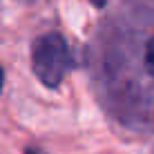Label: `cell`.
Returning <instances> with one entry per match:
<instances>
[{
    "instance_id": "1",
    "label": "cell",
    "mask_w": 154,
    "mask_h": 154,
    "mask_svg": "<svg viewBox=\"0 0 154 154\" xmlns=\"http://www.w3.org/2000/svg\"><path fill=\"white\" fill-rule=\"evenodd\" d=\"M34 74L47 87H56L72 69L69 45L60 34H45L34 42L31 49Z\"/></svg>"
},
{
    "instance_id": "2",
    "label": "cell",
    "mask_w": 154,
    "mask_h": 154,
    "mask_svg": "<svg viewBox=\"0 0 154 154\" xmlns=\"http://www.w3.org/2000/svg\"><path fill=\"white\" fill-rule=\"evenodd\" d=\"M145 67L150 72V76L154 78V38L147 42V49H145Z\"/></svg>"
},
{
    "instance_id": "3",
    "label": "cell",
    "mask_w": 154,
    "mask_h": 154,
    "mask_svg": "<svg viewBox=\"0 0 154 154\" xmlns=\"http://www.w3.org/2000/svg\"><path fill=\"white\" fill-rule=\"evenodd\" d=\"M92 2H94V5H96V7H103V5H105V2H107V0H92Z\"/></svg>"
},
{
    "instance_id": "4",
    "label": "cell",
    "mask_w": 154,
    "mask_h": 154,
    "mask_svg": "<svg viewBox=\"0 0 154 154\" xmlns=\"http://www.w3.org/2000/svg\"><path fill=\"white\" fill-rule=\"evenodd\" d=\"M0 89H2V69H0Z\"/></svg>"
},
{
    "instance_id": "5",
    "label": "cell",
    "mask_w": 154,
    "mask_h": 154,
    "mask_svg": "<svg viewBox=\"0 0 154 154\" xmlns=\"http://www.w3.org/2000/svg\"><path fill=\"white\" fill-rule=\"evenodd\" d=\"M27 154H38V150H27Z\"/></svg>"
}]
</instances>
